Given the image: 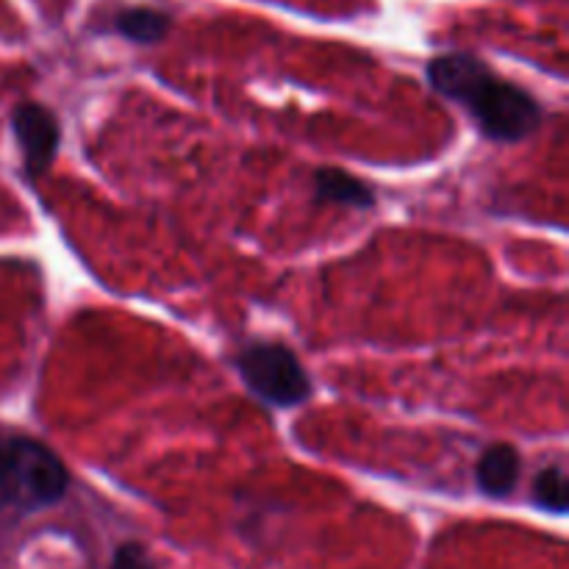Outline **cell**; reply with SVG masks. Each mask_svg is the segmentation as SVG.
I'll list each match as a JSON object with an SVG mask.
<instances>
[{
  "label": "cell",
  "mask_w": 569,
  "mask_h": 569,
  "mask_svg": "<svg viewBox=\"0 0 569 569\" xmlns=\"http://www.w3.org/2000/svg\"><path fill=\"white\" fill-rule=\"evenodd\" d=\"M533 503L550 515H567L569 509V487H567V472L561 467H545L537 472L531 487Z\"/></svg>",
  "instance_id": "ba28073f"
},
{
  "label": "cell",
  "mask_w": 569,
  "mask_h": 569,
  "mask_svg": "<svg viewBox=\"0 0 569 569\" xmlns=\"http://www.w3.org/2000/svg\"><path fill=\"white\" fill-rule=\"evenodd\" d=\"M315 200L328 206H348V209H372L376 189L359 176L339 167H320L315 172Z\"/></svg>",
  "instance_id": "8992f818"
},
{
  "label": "cell",
  "mask_w": 569,
  "mask_h": 569,
  "mask_svg": "<svg viewBox=\"0 0 569 569\" xmlns=\"http://www.w3.org/2000/svg\"><path fill=\"white\" fill-rule=\"evenodd\" d=\"M109 569H156L153 559L148 556V550L139 542H126L117 548L114 559H111Z\"/></svg>",
  "instance_id": "9c48e42d"
},
{
  "label": "cell",
  "mask_w": 569,
  "mask_h": 569,
  "mask_svg": "<svg viewBox=\"0 0 569 569\" xmlns=\"http://www.w3.org/2000/svg\"><path fill=\"white\" fill-rule=\"evenodd\" d=\"M72 478L50 445L31 433L0 428V506L37 515L61 503Z\"/></svg>",
  "instance_id": "7a4b0ae2"
},
{
  "label": "cell",
  "mask_w": 569,
  "mask_h": 569,
  "mask_svg": "<svg viewBox=\"0 0 569 569\" xmlns=\"http://www.w3.org/2000/svg\"><path fill=\"white\" fill-rule=\"evenodd\" d=\"M11 131H14L17 144H20L26 176L37 181V178H42L50 170L56 153H59V120H56V114L48 106L26 100V103H20L11 111Z\"/></svg>",
  "instance_id": "277c9868"
},
{
  "label": "cell",
  "mask_w": 569,
  "mask_h": 569,
  "mask_svg": "<svg viewBox=\"0 0 569 569\" xmlns=\"http://www.w3.org/2000/svg\"><path fill=\"white\" fill-rule=\"evenodd\" d=\"M522 476V456L515 445H489L476 465V483L487 498H509Z\"/></svg>",
  "instance_id": "5b68a950"
},
{
  "label": "cell",
  "mask_w": 569,
  "mask_h": 569,
  "mask_svg": "<svg viewBox=\"0 0 569 569\" xmlns=\"http://www.w3.org/2000/svg\"><path fill=\"white\" fill-rule=\"evenodd\" d=\"M111 28L133 44H159L170 33L172 17L153 6H128L117 11Z\"/></svg>",
  "instance_id": "52a82bcc"
},
{
  "label": "cell",
  "mask_w": 569,
  "mask_h": 569,
  "mask_svg": "<svg viewBox=\"0 0 569 569\" xmlns=\"http://www.w3.org/2000/svg\"><path fill=\"white\" fill-rule=\"evenodd\" d=\"M233 370L250 395L272 409H295L315 392L309 372L295 350L272 339H250L233 356Z\"/></svg>",
  "instance_id": "3957f363"
},
{
  "label": "cell",
  "mask_w": 569,
  "mask_h": 569,
  "mask_svg": "<svg viewBox=\"0 0 569 569\" xmlns=\"http://www.w3.org/2000/svg\"><path fill=\"white\" fill-rule=\"evenodd\" d=\"M426 76L433 92L459 103L489 142L517 144L542 128V103L520 83L500 78L481 56L467 50L433 56Z\"/></svg>",
  "instance_id": "6da1fadb"
}]
</instances>
